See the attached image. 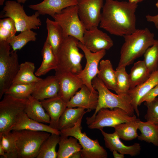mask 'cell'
Instances as JSON below:
<instances>
[{"instance_id": "obj_1", "label": "cell", "mask_w": 158, "mask_h": 158, "mask_svg": "<svg viewBox=\"0 0 158 158\" xmlns=\"http://www.w3.org/2000/svg\"><path fill=\"white\" fill-rule=\"evenodd\" d=\"M136 4L126 1L105 0L102 8L100 28L111 34L123 37L134 32Z\"/></svg>"}, {"instance_id": "obj_2", "label": "cell", "mask_w": 158, "mask_h": 158, "mask_svg": "<svg viewBox=\"0 0 158 158\" xmlns=\"http://www.w3.org/2000/svg\"><path fill=\"white\" fill-rule=\"evenodd\" d=\"M123 37L125 42L121 48L118 68L126 67L132 64L135 59L143 55L156 40L154 34L147 28L136 29L133 33Z\"/></svg>"}, {"instance_id": "obj_3", "label": "cell", "mask_w": 158, "mask_h": 158, "mask_svg": "<svg viewBox=\"0 0 158 158\" xmlns=\"http://www.w3.org/2000/svg\"><path fill=\"white\" fill-rule=\"evenodd\" d=\"M79 41L73 36L64 37L56 56V72H68L78 75L82 71L81 61L84 55L79 51Z\"/></svg>"}, {"instance_id": "obj_4", "label": "cell", "mask_w": 158, "mask_h": 158, "mask_svg": "<svg viewBox=\"0 0 158 158\" xmlns=\"http://www.w3.org/2000/svg\"><path fill=\"white\" fill-rule=\"evenodd\" d=\"M92 83L94 88L98 92V100L97 108L91 117H94L102 108L112 109L115 108H119L125 110L131 116L134 115L135 110L131 104V99L128 93L123 95L114 94L97 76L93 79Z\"/></svg>"}, {"instance_id": "obj_5", "label": "cell", "mask_w": 158, "mask_h": 158, "mask_svg": "<svg viewBox=\"0 0 158 158\" xmlns=\"http://www.w3.org/2000/svg\"><path fill=\"white\" fill-rule=\"evenodd\" d=\"M12 131L16 137L17 158H36L41 144L51 135L42 131Z\"/></svg>"}, {"instance_id": "obj_6", "label": "cell", "mask_w": 158, "mask_h": 158, "mask_svg": "<svg viewBox=\"0 0 158 158\" xmlns=\"http://www.w3.org/2000/svg\"><path fill=\"white\" fill-rule=\"evenodd\" d=\"M11 46L0 42V99L12 84L19 69L17 51L10 52Z\"/></svg>"}, {"instance_id": "obj_7", "label": "cell", "mask_w": 158, "mask_h": 158, "mask_svg": "<svg viewBox=\"0 0 158 158\" xmlns=\"http://www.w3.org/2000/svg\"><path fill=\"white\" fill-rule=\"evenodd\" d=\"M27 99L4 95L0 102V136L11 131V128L25 112Z\"/></svg>"}, {"instance_id": "obj_8", "label": "cell", "mask_w": 158, "mask_h": 158, "mask_svg": "<svg viewBox=\"0 0 158 158\" xmlns=\"http://www.w3.org/2000/svg\"><path fill=\"white\" fill-rule=\"evenodd\" d=\"M82 116L72 128L60 131V135L73 136L78 141L82 149L80 151L82 158H107L108 153L99 143L98 139L92 140L85 133L81 132Z\"/></svg>"}, {"instance_id": "obj_9", "label": "cell", "mask_w": 158, "mask_h": 158, "mask_svg": "<svg viewBox=\"0 0 158 158\" xmlns=\"http://www.w3.org/2000/svg\"><path fill=\"white\" fill-rule=\"evenodd\" d=\"M135 115L131 116L119 108L112 109L102 108L93 117L86 118V123L90 129H103L104 127L114 128L119 124L137 120Z\"/></svg>"}, {"instance_id": "obj_10", "label": "cell", "mask_w": 158, "mask_h": 158, "mask_svg": "<svg viewBox=\"0 0 158 158\" xmlns=\"http://www.w3.org/2000/svg\"><path fill=\"white\" fill-rule=\"evenodd\" d=\"M3 11L4 14L0 18L9 17L14 21L17 31L37 29L41 25L40 20L38 18L40 15L37 11L34 14L28 16L26 14L23 6L17 1H7L5 3Z\"/></svg>"}, {"instance_id": "obj_11", "label": "cell", "mask_w": 158, "mask_h": 158, "mask_svg": "<svg viewBox=\"0 0 158 158\" xmlns=\"http://www.w3.org/2000/svg\"><path fill=\"white\" fill-rule=\"evenodd\" d=\"M52 18L61 28L64 37L73 36L83 44V35L86 29L79 18L77 5L65 8Z\"/></svg>"}, {"instance_id": "obj_12", "label": "cell", "mask_w": 158, "mask_h": 158, "mask_svg": "<svg viewBox=\"0 0 158 158\" xmlns=\"http://www.w3.org/2000/svg\"><path fill=\"white\" fill-rule=\"evenodd\" d=\"M78 47L83 51L86 59V63L83 70L78 76L84 85L91 90H95L92 86V81L99 72L98 65L100 60L105 55V50L93 53L87 49L84 45L79 41Z\"/></svg>"}, {"instance_id": "obj_13", "label": "cell", "mask_w": 158, "mask_h": 158, "mask_svg": "<svg viewBox=\"0 0 158 158\" xmlns=\"http://www.w3.org/2000/svg\"><path fill=\"white\" fill-rule=\"evenodd\" d=\"M78 15L86 30L98 26L101 17L103 0H78Z\"/></svg>"}, {"instance_id": "obj_14", "label": "cell", "mask_w": 158, "mask_h": 158, "mask_svg": "<svg viewBox=\"0 0 158 158\" xmlns=\"http://www.w3.org/2000/svg\"><path fill=\"white\" fill-rule=\"evenodd\" d=\"M83 44L92 52L96 53L101 50H108L113 45V42L106 33L94 26L86 30L83 36Z\"/></svg>"}, {"instance_id": "obj_15", "label": "cell", "mask_w": 158, "mask_h": 158, "mask_svg": "<svg viewBox=\"0 0 158 158\" xmlns=\"http://www.w3.org/2000/svg\"><path fill=\"white\" fill-rule=\"evenodd\" d=\"M59 86V96L67 103L84 85L77 75L68 72H56Z\"/></svg>"}, {"instance_id": "obj_16", "label": "cell", "mask_w": 158, "mask_h": 158, "mask_svg": "<svg viewBox=\"0 0 158 158\" xmlns=\"http://www.w3.org/2000/svg\"><path fill=\"white\" fill-rule=\"evenodd\" d=\"M98 100L97 91L95 90H91L83 85L67 103V107H79L90 111L96 109Z\"/></svg>"}, {"instance_id": "obj_17", "label": "cell", "mask_w": 158, "mask_h": 158, "mask_svg": "<svg viewBox=\"0 0 158 158\" xmlns=\"http://www.w3.org/2000/svg\"><path fill=\"white\" fill-rule=\"evenodd\" d=\"M100 130L104 137L105 147L111 152L116 151L120 153L132 157L138 156L140 154L141 148L140 144L135 143L132 145L126 146L120 140L115 131L109 133L104 132L103 129Z\"/></svg>"}, {"instance_id": "obj_18", "label": "cell", "mask_w": 158, "mask_h": 158, "mask_svg": "<svg viewBox=\"0 0 158 158\" xmlns=\"http://www.w3.org/2000/svg\"><path fill=\"white\" fill-rule=\"evenodd\" d=\"M59 90V84L56 76H50L36 83L32 96L41 101L58 96Z\"/></svg>"}, {"instance_id": "obj_19", "label": "cell", "mask_w": 158, "mask_h": 158, "mask_svg": "<svg viewBox=\"0 0 158 158\" xmlns=\"http://www.w3.org/2000/svg\"><path fill=\"white\" fill-rule=\"evenodd\" d=\"M78 0H44L42 2L28 6L29 8L37 11L40 15H48L52 17L56 14L61 13L65 8L77 5Z\"/></svg>"}, {"instance_id": "obj_20", "label": "cell", "mask_w": 158, "mask_h": 158, "mask_svg": "<svg viewBox=\"0 0 158 158\" xmlns=\"http://www.w3.org/2000/svg\"><path fill=\"white\" fill-rule=\"evenodd\" d=\"M157 85L158 71L151 73L149 78L141 85L130 89L128 93L131 99L132 105L138 116L140 114L138 106L140 100Z\"/></svg>"}, {"instance_id": "obj_21", "label": "cell", "mask_w": 158, "mask_h": 158, "mask_svg": "<svg viewBox=\"0 0 158 158\" xmlns=\"http://www.w3.org/2000/svg\"><path fill=\"white\" fill-rule=\"evenodd\" d=\"M40 101L50 117L49 125L57 130L60 118L67 107V103L58 95Z\"/></svg>"}, {"instance_id": "obj_22", "label": "cell", "mask_w": 158, "mask_h": 158, "mask_svg": "<svg viewBox=\"0 0 158 158\" xmlns=\"http://www.w3.org/2000/svg\"><path fill=\"white\" fill-rule=\"evenodd\" d=\"M23 130L45 131L51 134H60V131L52 128L49 125L38 122L30 118L25 112L19 117L11 128L10 131Z\"/></svg>"}, {"instance_id": "obj_23", "label": "cell", "mask_w": 158, "mask_h": 158, "mask_svg": "<svg viewBox=\"0 0 158 158\" xmlns=\"http://www.w3.org/2000/svg\"><path fill=\"white\" fill-rule=\"evenodd\" d=\"M25 112L29 117L38 122L50 123V117L41 101L32 95L27 99Z\"/></svg>"}, {"instance_id": "obj_24", "label": "cell", "mask_w": 158, "mask_h": 158, "mask_svg": "<svg viewBox=\"0 0 158 158\" xmlns=\"http://www.w3.org/2000/svg\"><path fill=\"white\" fill-rule=\"evenodd\" d=\"M42 63L35 73L37 76L45 75L52 70H55L57 66L56 57L46 39L42 50Z\"/></svg>"}, {"instance_id": "obj_25", "label": "cell", "mask_w": 158, "mask_h": 158, "mask_svg": "<svg viewBox=\"0 0 158 158\" xmlns=\"http://www.w3.org/2000/svg\"><path fill=\"white\" fill-rule=\"evenodd\" d=\"M48 41L56 56L64 39L62 29L56 21L47 18L46 20Z\"/></svg>"}, {"instance_id": "obj_26", "label": "cell", "mask_w": 158, "mask_h": 158, "mask_svg": "<svg viewBox=\"0 0 158 158\" xmlns=\"http://www.w3.org/2000/svg\"><path fill=\"white\" fill-rule=\"evenodd\" d=\"M79 107H67L60 118L57 127L59 131L73 127L82 116L88 110Z\"/></svg>"}, {"instance_id": "obj_27", "label": "cell", "mask_w": 158, "mask_h": 158, "mask_svg": "<svg viewBox=\"0 0 158 158\" xmlns=\"http://www.w3.org/2000/svg\"><path fill=\"white\" fill-rule=\"evenodd\" d=\"M99 70L97 77L109 89L115 91L117 83L116 71L114 70L110 61L108 59L101 60Z\"/></svg>"}, {"instance_id": "obj_28", "label": "cell", "mask_w": 158, "mask_h": 158, "mask_svg": "<svg viewBox=\"0 0 158 158\" xmlns=\"http://www.w3.org/2000/svg\"><path fill=\"white\" fill-rule=\"evenodd\" d=\"M35 69L34 64L32 62L25 61L21 63L12 84L35 83L41 80L42 78L34 73Z\"/></svg>"}, {"instance_id": "obj_29", "label": "cell", "mask_w": 158, "mask_h": 158, "mask_svg": "<svg viewBox=\"0 0 158 158\" xmlns=\"http://www.w3.org/2000/svg\"><path fill=\"white\" fill-rule=\"evenodd\" d=\"M59 148L57 152V158H68L74 153L80 151L82 147L77 139L73 136L68 137L60 135Z\"/></svg>"}, {"instance_id": "obj_30", "label": "cell", "mask_w": 158, "mask_h": 158, "mask_svg": "<svg viewBox=\"0 0 158 158\" xmlns=\"http://www.w3.org/2000/svg\"><path fill=\"white\" fill-rule=\"evenodd\" d=\"M151 74L143 60L139 61L135 63L129 74L130 89L144 83L149 78Z\"/></svg>"}, {"instance_id": "obj_31", "label": "cell", "mask_w": 158, "mask_h": 158, "mask_svg": "<svg viewBox=\"0 0 158 158\" xmlns=\"http://www.w3.org/2000/svg\"><path fill=\"white\" fill-rule=\"evenodd\" d=\"M138 129L141 134L138 139L147 142L152 143L158 147V126L152 122L147 121L143 122L140 120Z\"/></svg>"}, {"instance_id": "obj_32", "label": "cell", "mask_w": 158, "mask_h": 158, "mask_svg": "<svg viewBox=\"0 0 158 158\" xmlns=\"http://www.w3.org/2000/svg\"><path fill=\"white\" fill-rule=\"evenodd\" d=\"M137 120L122 123L118 124L114 128L120 138L125 141H131L137 138L138 122Z\"/></svg>"}, {"instance_id": "obj_33", "label": "cell", "mask_w": 158, "mask_h": 158, "mask_svg": "<svg viewBox=\"0 0 158 158\" xmlns=\"http://www.w3.org/2000/svg\"><path fill=\"white\" fill-rule=\"evenodd\" d=\"M60 136V134H51L41 144L36 158H57L56 148Z\"/></svg>"}, {"instance_id": "obj_34", "label": "cell", "mask_w": 158, "mask_h": 158, "mask_svg": "<svg viewBox=\"0 0 158 158\" xmlns=\"http://www.w3.org/2000/svg\"><path fill=\"white\" fill-rule=\"evenodd\" d=\"M36 83L12 84L5 91L4 94L18 98L28 99L34 91Z\"/></svg>"}, {"instance_id": "obj_35", "label": "cell", "mask_w": 158, "mask_h": 158, "mask_svg": "<svg viewBox=\"0 0 158 158\" xmlns=\"http://www.w3.org/2000/svg\"><path fill=\"white\" fill-rule=\"evenodd\" d=\"M37 35V33L31 30H26L15 35L7 43L10 44L13 51H17L21 49L29 42L35 41Z\"/></svg>"}, {"instance_id": "obj_36", "label": "cell", "mask_w": 158, "mask_h": 158, "mask_svg": "<svg viewBox=\"0 0 158 158\" xmlns=\"http://www.w3.org/2000/svg\"><path fill=\"white\" fill-rule=\"evenodd\" d=\"M0 144L4 150L7 158H17L16 137L13 131L0 136Z\"/></svg>"}, {"instance_id": "obj_37", "label": "cell", "mask_w": 158, "mask_h": 158, "mask_svg": "<svg viewBox=\"0 0 158 158\" xmlns=\"http://www.w3.org/2000/svg\"><path fill=\"white\" fill-rule=\"evenodd\" d=\"M143 55V61L150 73L158 71V40L147 49Z\"/></svg>"}, {"instance_id": "obj_38", "label": "cell", "mask_w": 158, "mask_h": 158, "mask_svg": "<svg viewBox=\"0 0 158 158\" xmlns=\"http://www.w3.org/2000/svg\"><path fill=\"white\" fill-rule=\"evenodd\" d=\"M115 73L117 83L115 91L118 95L128 94L130 83L129 74L126 70V67H117Z\"/></svg>"}, {"instance_id": "obj_39", "label": "cell", "mask_w": 158, "mask_h": 158, "mask_svg": "<svg viewBox=\"0 0 158 158\" xmlns=\"http://www.w3.org/2000/svg\"><path fill=\"white\" fill-rule=\"evenodd\" d=\"M17 31L14 21L7 17L0 20V42H7L15 35Z\"/></svg>"}, {"instance_id": "obj_40", "label": "cell", "mask_w": 158, "mask_h": 158, "mask_svg": "<svg viewBox=\"0 0 158 158\" xmlns=\"http://www.w3.org/2000/svg\"><path fill=\"white\" fill-rule=\"evenodd\" d=\"M144 105L147 107L145 118L158 126V98L156 97L150 102H145Z\"/></svg>"}, {"instance_id": "obj_41", "label": "cell", "mask_w": 158, "mask_h": 158, "mask_svg": "<svg viewBox=\"0 0 158 158\" xmlns=\"http://www.w3.org/2000/svg\"><path fill=\"white\" fill-rule=\"evenodd\" d=\"M158 96V85H157L146 94L140 100L139 106L144 102H150Z\"/></svg>"}, {"instance_id": "obj_42", "label": "cell", "mask_w": 158, "mask_h": 158, "mask_svg": "<svg viewBox=\"0 0 158 158\" xmlns=\"http://www.w3.org/2000/svg\"><path fill=\"white\" fill-rule=\"evenodd\" d=\"M155 5L158 8V0L156 3ZM146 18L147 21L153 23L156 28L158 29V13L154 16L148 14L146 16Z\"/></svg>"}, {"instance_id": "obj_43", "label": "cell", "mask_w": 158, "mask_h": 158, "mask_svg": "<svg viewBox=\"0 0 158 158\" xmlns=\"http://www.w3.org/2000/svg\"><path fill=\"white\" fill-rule=\"evenodd\" d=\"M113 156L114 158H124V154L118 153L116 151H113L112 152Z\"/></svg>"}, {"instance_id": "obj_44", "label": "cell", "mask_w": 158, "mask_h": 158, "mask_svg": "<svg viewBox=\"0 0 158 158\" xmlns=\"http://www.w3.org/2000/svg\"><path fill=\"white\" fill-rule=\"evenodd\" d=\"M70 158H80L81 156L80 151L75 152L72 154L69 157Z\"/></svg>"}, {"instance_id": "obj_45", "label": "cell", "mask_w": 158, "mask_h": 158, "mask_svg": "<svg viewBox=\"0 0 158 158\" xmlns=\"http://www.w3.org/2000/svg\"><path fill=\"white\" fill-rule=\"evenodd\" d=\"M0 155L1 157L4 158H7L6 155V152L4 150L0 144Z\"/></svg>"}, {"instance_id": "obj_46", "label": "cell", "mask_w": 158, "mask_h": 158, "mask_svg": "<svg viewBox=\"0 0 158 158\" xmlns=\"http://www.w3.org/2000/svg\"><path fill=\"white\" fill-rule=\"evenodd\" d=\"M143 0H129L128 2L131 3L137 4L138 3L140 2L143 1Z\"/></svg>"}, {"instance_id": "obj_47", "label": "cell", "mask_w": 158, "mask_h": 158, "mask_svg": "<svg viewBox=\"0 0 158 158\" xmlns=\"http://www.w3.org/2000/svg\"><path fill=\"white\" fill-rule=\"evenodd\" d=\"M17 1L20 3H22L24 4L28 0H16Z\"/></svg>"}, {"instance_id": "obj_48", "label": "cell", "mask_w": 158, "mask_h": 158, "mask_svg": "<svg viewBox=\"0 0 158 158\" xmlns=\"http://www.w3.org/2000/svg\"><path fill=\"white\" fill-rule=\"evenodd\" d=\"M5 0H0V5H2L5 1Z\"/></svg>"}]
</instances>
